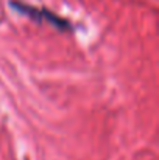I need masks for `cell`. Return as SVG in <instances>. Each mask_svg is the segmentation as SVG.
<instances>
[{
  "mask_svg": "<svg viewBox=\"0 0 159 160\" xmlns=\"http://www.w3.org/2000/svg\"><path fill=\"white\" fill-rule=\"evenodd\" d=\"M11 5L14 6V9H17V11H20V12L33 17V19L47 20V22H50L52 25L58 27V28H70L69 22H66L64 19L58 17L56 14H53V12L47 11V9H38V8H33V6H28V5H24V3H14V2Z\"/></svg>",
  "mask_w": 159,
  "mask_h": 160,
  "instance_id": "cell-1",
  "label": "cell"
}]
</instances>
